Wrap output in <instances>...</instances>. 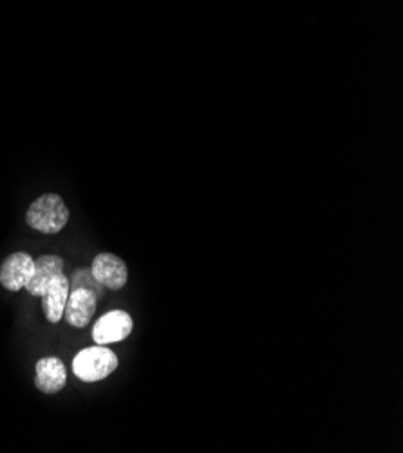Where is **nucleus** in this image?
<instances>
[{
	"label": "nucleus",
	"instance_id": "obj_1",
	"mask_svg": "<svg viewBox=\"0 0 403 453\" xmlns=\"http://www.w3.org/2000/svg\"><path fill=\"white\" fill-rule=\"evenodd\" d=\"M26 222L40 234H60L69 222V210L60 196L43 194L29 206L26 213Z\"/></svg>",
	"mask_w": 403,
	"mask_h": 453
},
{
	"label": "nucleus",
	"instance_id": "obj_2",
	"mask_svg": "<svg viewBox=\"0 0 403 453\" xmlns=\"http://www.w3.org/2000/svg\"><path fill=\"white\" fill-rule=\"evenodd\" d=\"M118 369V356L107 345H95L80 350L73 359V372L85 383L109 378Z\"/></svg>",
	"mask_w": 403,
	"mask_h": 453
},
{
	"label": "nucleus",
	"instance_id": "obj_3",
	"mask_svg": "<svg viewBox=\"0 0 403 453\" xmlns=\"http://www.w3.org/2000/svg\"><path fill=\"white\" fill-rule=\"evenodd\" d=\"M134 329V322L130 319V314L125 311H111L104 314L102 319L97 322L93 329V340L97 345H109L116 342H123L128 338V334Z\"/></svg>",
	"mask_w": 403,
	"mask_h": 453
},
{
	"label": "nucleus",
	"instance_id": "obj_4",
	"mask_svg": "<svg viewBox=\"0 0 403 453\" xmlns=\"http://www.w3.org/2000/svg\"><path fill=\"white\" fill-rule=\"evenodd\" d=\"M91 273L98 284L107 289H123L128 280L127 264L112 253H100L91 265Z\"/></svg>",
	"mask_w": 403,
	"mask_h": 453
},
{
	"label": "nucleus",
	"instance_id": "obj_5",
	"mask_svg": "<svg viewBox=\"0 0 403 453\" xmlns=\"http://www.w3.org/2000/svg\"><path fill=\"white\" fill-rule=\"evenodd\" d=\"M33 269H35V260L31 255L24 251H17L10 255L3 265H0V284L6 288L8 291H20L26 288L29 279L33 277Z\"/></svg>",
	"mask_w": 403,
	"mask_h": 453
},
{
	"label": "nucleus",
	"instance_id": "obj_6",
	"mask_svg": "<svg viewBox=\"0 0 403 453\" xmlns=\"http://www.w3.org/2000/svg\"><path fill=\"white\" fill-rule=\"evenodd\" d=\"M97 305H98V298L93 291L83 289V288L71 289L66 309H64L67 324L71 327L83 329L85 326H89V322H91V319L95 316Z\"/></svg>",
	"mask_w": 403,
	"mask_h": 453
},
{
	"label": "nucleus",
	"instance_id": "obj_7",
	"mask_svg": "<svg viewBox=\"0 0 403 453\" xmlns=\"http://www.w3.org/2000/svg\"><path fill=\"white\" fill-rule=\"evenodd\" d=\"M69 291V279L64 273H58L42 293V309L51 324H58L64 319Z\"/></svg>",
	"mask_w": 403,
	"mask_h": 453
},
{
	"label": "nucleus",
	"instance_id": "obj_8",
	"mask_svg": "<svg viewBox=\"0 0 403 453\" xmlns=\"http://www.w3.org/2000/svg\"><path fill=\"white\" fill-rule=\"evenodd\" d=\"M67 383L66 367L58 357H42L36 364L35 385L43 394H57Z\"/></svg>",
	"mask_w": 403,
	"mask_h": 453
},
{
	"label": "nucleus",
	"instance_id": "obj_9",
	"mask_svg": "<svg viewBox=\"0 0 403 453\" xmlns=\"http://www.w3.org/2000/svg\"><path fill=\"white\" fill-rule=\"evenodd\" d=\"M64 273V260L57 255H42L35 260L33 277L26 284L24 289H27L33 296H42L46 291L48 284L58 275Z\"/></svg>",
	"mask_w": 403,
	"mask_h": 453
},
{
	"label": "nucleus",
	"instance_id": "obj_10",
	"mask_svg": "<svg viewBox=\"0 0 403 453\" xmlns=\"http://www.w3.org/2000/svg\"><path fill=\"white\" fill-rule=\"evenodd\" d=\"M78 288L93 291L97 295V298H104V286L97 282V279L91 273V269L81 267V269L74 271L73 277L69 279V289H78Z\"/></svg>",
	"mask_w": 403,
	"mask_h": 453
}]
</instances>
